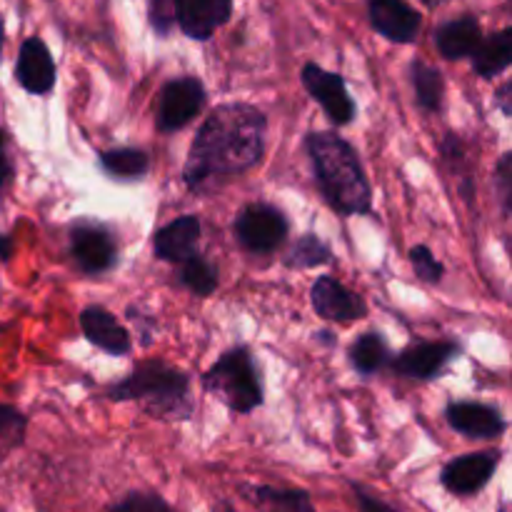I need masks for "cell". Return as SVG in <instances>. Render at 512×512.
I'll return each instance as SVG.
<instances>
[{"label":"cell","instance_id":"5bb4252c","mask_svg":"<svg viewBox=\"0 0 512 512\" xmlns=\"http://www.w3.org/2000/svg\"><path fill=\"white\" fill-rule=\"evenodd\" d=\"M15 78L20 88L33 95H48L55 88V60L40 38L23 40L15 63Z\"/></svg>","mask_w":512,"mask_h":512},{"label":"cell","instance_id":"d590c367","mask_svg":"<svg viewBox=\"0 0 512 512\" xmlns=\"http://www.w3.org/2000/svg\"><path fill=\"white\" fill-rule=\"evenodd\" d=\"M3 40H5V25H3V18H0V50H3Z\"/></svg>","mask_w":512,"mask_h":512},{"label":"cell","instance_id":"30bf717a","mask_svg":"<svg viewBox=\"0 0 512 512\" xmlns=\"http://www.w3.org/2000/svg\"><path fill=\"white\" fill-rule=\"evenodd\" d=\"M310 303L323 320L333 323H348V320H363L368 315V303L345 288L333 275H320L310 288Z\"/></svg>","mask_w":512,"mask_h":512},{"label":"cell","instance_id":"7402d4cb","mask_svg":"<svg viewBox=\"0 0 512 512\" xmlns=\"http://www.w3.org/2000/svg\"><path fill=\"white\" fill-rule=\"evenodd\" d=\"M248 498L263 512H315L305 490H283L270 485L248 488Z\"/></svg>","mask_w":512,"mask_h":512},{"label":"cell","instance_id":"6da1fadb","mask_svg":"<svg viewBox=\"0 0 512 512\" xmlns=\"http://www.w3.org/2000/svg\"><path fill=\"white\" fill-rule=\"evenodd\" d=\"M268 120L250 103H225L208 115L190 145L183 180L195 193H210L225 180L248 173L265 150Z\"/></svg>","mask_w":512,"mask_h":512},{"label":"cell","instance_id":"277c9868","mask_svg":"<svg viewBox=\"0 0 512 512\" xmlns=\"http://www.w3.org/2000/svg\"><path fill=\"white\" fill-rule=\"evenodd\" d=\"M205 393L215 395L233 413H253L263 405V380H260L255 358L245 345L225 350L213 368L203 375Z\"/></svg>","mask_w":512,"mask_h":512},{"label":"cell","instance_id":"d6a6232c","mask_svg":"<svg viewBox=\"0 0 512 512\" xmlns=\"http://www.w3.org/2000/svg\"><path fill=\"white\" fill-rule=\"evenodd\" d=\"M498 100H500V108H503V113L508 115H512V108H510V83H505L503 88L498 90Z\"/></svg>","mask_w":512,"mask_h":512},{"label":"cell","instance_id":"3957f363","mask_svg":"<svg viewBox=\"0 0 512 512\" xmlns=\"http://www.w3.org/2000/svg\"><path fill=\"white\" fill-rule=\"evenodd\" d=\"M113 403H138L153 418L188 420L193 413L190 378L163 360H143L120 383L110 385Z\"/></svg>","mask_w":512,"mask_h":512},{"label":"cell","instance_id":"836d02e7","mask_svg":"<svg viewBox=\"0 0 512 512\" xmlns=\"http://www.w3.org/2000/svg\"><path fill=\"white\" fill-rule=\"evenodd\" d=\"M10 253H13V240L0 233V263H5L10 258Z\"/></svg>","mask_w":512,"mask_h":512},{"label":"cell","instance_id":"d4e9b609","mask_svg":"<svg viewBox=\"0 0 512 512\" xmlns=\"http://www.w3.org/2000/svg\"><path fill=\"white\" fill-rule=\"evenodd\" d=\"M183 268H180V283L188 290H193L200 298H208L218 290V268H215L210 260H205L203 255L193 253L190 258H185Z\"/></svg>","mask_w":512,"mask_h":512},{"label":"cell","instance_id":"2e32d148","mask_svg":"<svg viewBox=\"0 0 512 512\" xmlns=\"http://www.w3.org/2000/svg\"><path fill=\"white\" fill-rule=\"evenodd\" d=\"M80 328L83 335L88 338V343H93L95 348H100L108 355H128L133 350V340L130 333L123 325L115 320V315L110 310L100 308V305H88L80 313Z\"/></svg>","mask_w":512,"mask_h":512},{"label":"cell","instance_id":"d6986e66","mask_svg":"<svg viewBox=\"0 0 512 512\" xmlns=\"http://www.w3.org/2000/svg\"><path fill=\"white\" fill-rule=\"evenodd\" d=\"M470 58H473V68L480 78L493 80L495 75L505 73L512 63V30L503 28L490 38L480 40Z\"/></svg>","mask_w":512,"mask_h":512},{"label":"cell","instance_id":"484cf974","mask_svg":"<svg viewBox=\"0 0 512 512\" xmlns=\"http://www.w3.org/2000/svg\"><path fill=\"white\" fill-rule=\"evenodd\" d=\"M410 263H413V270L415 275H418L423 283H440L445 275V268L443 263H440L438 258L433 255V250L428 248V245H415L413 250H410Z\"/></svg>","mask_w":512,"mask_h":512},{"label":"cell","instance_id":"f35d334b","mask_svg":"<svg viewBox=\"0 0 512 512\" xmlns=\"http://www.w3.org/2000/svg\"><path fill=\"white\" fill-rule=\"evenodd\" d=\"M225 512H235V510H230V508H225Z\"/></svg>","mask_w":512,"mask_h":512},{"label":"cell","instance_id":"ba28073f","mask_svg":"<svg viewBox=\"0 0 512 512\" xmlns=\"http://www.w3.org/2000/svg\"><path fill=\"white\" fill-rule=\"evenodd\" d=\"M205 105V88L198 78L185 75V78L170 80L160 93L158 105V130L175 133L183 130L195 115H200Z\"/></svg>","mask_w":512,"mask_h":512},{"label":"cell","instance_id":"4dcf8cb0","mask_svg":"<svg viewBox=\"0 0 512 512\" xmlns=\"http://www.w3.org/2000/svg\"><path fill=\"white\" fill-rule=\"evenodd\" d=\"M353 493H355V500H358L360 510H363V512H398L395 508H390L388 503H383L380 498H375L373 493H368L363 485L353 483Z\"/></svg>","mask_w":512,"mask_h":512},{"label":"cell","instance_id":"9a60e30c","mask_svg":"<svg viewBox=\"0 0 512 512\" xmlns=\"http://www.w3.org/2000/svg\"><path fill=\"white\" fill-rule=\"evenodd\" d=\"M445 420L455 433L475 440H493L508 428L500 410L483 403H450L445 408Z\"/></svg>","mask_w":512,"mask_h":512},{"label":"cell","instance_id":"4fadbf2b","mask_svg":"<svg viewBox=\"0 0 512 512\" xmlns=\"http://www.w3.org/2000/svg\"><path fill=\"white\" fill-rule=\"evenodd\" d=\"M370 25L378 30L383 38L393 40V43H413L420 33V18L418 10L408 5L405 0H370Z\"/></svg>","mask_w":512,"mask_h":512},{"label":"cell","instance_id":"9c48e42d","mask_svg":"<svg viewBox=\"0 0 512 512\" xmlns=\"http://www.w3.org/2000/svg\"><path fill=\"white\" fill-rule=\"evenodd\" d=\"M460 355L458 343L448 340H435V343H415L408 345L395 360H390L398 375L413 380H435L445 373L450 363Z\"/></svg>","mask_w":512,"mask_h":512},{"label":"cell","instance_id":"74e56055","mask_svg":"<svg viewBox=\"0 0 512 512\" xmlns=\"http://www.w3.org/2000/svg\"><path fill=\"white\" fill-rule=\"evenodd\" d=\"M500 512H510V510H508V505H505V503L500 505Z\"/></svg>","mask_w":512,"mask_h":512},{"label":"cell","instance_id":"44dd1931","mask_svg":"<svg viewBox=\"0 0 512 512\" xmlns=\"http://www.w3.org/2000/svg\"><path fill=\"white\" fill-rule=\"evenodd\" d=\"M100 168L115 180L123 183H133V180H143L150 170V158L145 150L138 148H113L100 153Z\"/></svg>","mask_w":512,"mask_h":512},{"label":"cell","instance_id":"ffe728a7","mask_svg":"<svg viewBox=\"0 0 512 512\" xmlns=\"http://www.w3.org/2000/svg\"><path fill=\"white\" fill-rule=\"evenodd\" d=\"M393 355H390V345L378 330H368V333L358 335L353 345H350V363L360 375H375L383 368H388Z\"/></svg>","mask_w":512,"mask_h":512},{"label":"cell","instance_id":"83f0119b","mask_svg":"<svg viewBox=\"0 0 512 512\" xmlns=\"http://www.w3.org/2000/svg\"><path fill=\"white\" fill-rule=\"evenodd\" d=\"M113 512H173L165 505V500H160L158 495L150 493H133L118 503L113 508Z\"/></svg>","mask_w":512,"mask_h":512},{"label":"cell","instance_id":"52a82bcc","mask_svg":"<svg viewBox=\"0 0 512 512\" xmlns=\"http://www.w3.org/2000/svg\"><path fill=\"white\" fill-rule=\"evenodd\" d=\"M303 85L310 98L325 110L333 125H348L355 120V100L350 98L348 85L338 73L320 68L318 63H305Z\"/></svg>","mask_w":512,"mask_h":512},{"label":"cell","instance_id":"7c38bea8","mask_svg":"<svg viewBox=\"0 0 512 512\" xmlns=\"http://www.w3.org/2000/svg\"><path fill=\"white\" fill-rule=\"evenodd\" d=\"M233 13V0H175V20L193 40L213 38Z\"/></svg>","mask_w":512,"mask_h":512},{"label":"cell","instance_id":"e0dca14e","mask_svg":"<svg viewBox=\"0 0 512 512\" xmlns=\"http://www.w3.org/2000/svg\"><path fill=\"white\" fill-rule=\"evenodd\" d=\"M200 218L198 215H180L173 223L163 225L153 235V253L163 263H183L185 258L195 253V245L200 238Z\"/></svg>","mask_w":512,"mask_h":512},{"label":"cell","instance_id":"4316f807","mask_svg":"<svg viewBox=\"0 0 512 512\" xmlns=\"http://www.w3.org/2000/svg\"><path fill=\"white\" fill-rule=\"evenodd\" d=\"M25 415L13 405H0V443H20L25 433Z\"/></svg>","mask_w":512,"mask_h":512},{"label":"cell","instance_id":"603a6c76","mask_svg":"<svg viewBox=\"0 0 512 512\" xmlns=\"http://www.w3.org/2000/svg\"><path fill=\"white\" fill-rule=\"evenodd\" d=\"M410 80H413L415 100H418L420 108H423L425 113H438V110L443 108L445 93V83L440 70L423 63V60H413V63H410Z\"/></svg>","mask_w":512,"mask_h":512},{"label":"cell","instance_id":"cb8c5ba5","mask_svg":"<svg viewBox=\"0 0 512 512\" xmlns=\"http://www.w3.org/2000/svg\"><path fill=\"white\" fill-rule=\"evenodd\" d=\"M330 260H333V253H330L328 243H323L315 233H305L295 240L290 253L285 255V268L310 270L318 265H328Z\"/></svg>","mask_w":512,"mask_h":512},{"label":"cell","instance_id":"8d00e7d4","mask_svg":"<svg viewBox=\"0 0 512 512\" xmlns=\"http://www.w3.org/2000/svg\"><path fill=\"white\" fill-rule=\"evenodd\" d=\"M423 3L430 5V8H435V5H440V3H443V0H423Z\"/></svg>","mask_w":512,"mask_h":512},{"label":"cell","instance_id":"8992f818","mask_svg":"<svg viewBox=\"0 0 512 512\" xmlns=\"http://www.w3.org/2000/svg\"><path fill=\"white\" fill-rule=\"evenodd\" d=\"M70 255L75 265L88 275L108 273L118 260V245L108 228L90 220H80L70 230Z\"/></svg>","mask_w":512,"mask_h":512},{"label":"cell","instance_id":"e575fe53","mask_svg":"<svg viewBox=\"0 0 512 512\" xmlns=\"http://www.w3.org/2000/svg\"><path fill=\"white\" fill-rule=\"evenodd\" d=\"M328 335H330V333H325V330H323V333H318V340H323V343L328 345V348H333L335 338H328Z\"/></svg>","mask_w":512,"mask_h":512},{"label":"cell","instance_id":"7a4b0ae2","mask_svg":"<svg viewBox=\"0 0 512 512\" xmlns=\"http://www.w3.org/2000/svg\"><path fill=\"white\" fill-rule=\"evenodd\" d=\"M305 145L325 203L340 215H368L373 210V190L353 145L328 130L310 133Z\"/></svg>","mask_w":512,"mask_h":512},{"label":"cell","instance_id":"ac0fdd59","mask_svg":"<svg viewBox=\"0 0 512 512\" xmlns=\"http://www.w3.org/2000/svg\"><path fill=\"white\" fill-rule=\"evenodd\" d=\"M483 40V30H480L478 18L473 15H463L458 20L440 25L435 33V45H438L440 55L448 60H463L470 58Z\"/></svg>","mask_w":512,"mask_h":512},{"label":"cell","instance_id":"5b68a950","mask_svg":"<svg viewBox=\"0 0 512 512\" xmlns=\"http://www.w3.org/2000/svg\"><path fill=\"white\" fill-rule=\"evenodd\" d=\"M288 218L268 203L245 205L235 218V235L250 253H270L288 238Z\"/></svg>","mask_w":512,"mask_h":512},{"label":"cell","instance_id":"f546056e","mask_svg":"<svg viewBox=\"0 0 512 512\" xmlns=\"http://www.w3.org/2000/svg\"><path fill=\"white\" fill-rule=\"evenodd\" d=\"M512 153H503V158L498 160V168H495V180H498L500 188V200H503L505 213H510V198H512Z\"/></svg>","mask_w":512,"mask_h":512},{"label":"cell","instance_id":"1f68e13d","mask_svg":"<svg viewBox=\"0 0 512 512\" xmlns=\"http://www.w3.org/2000/svg\"><path fill=\"white\" fill-rule=\"evenodd\" d=\"M10 175H13V163H10V155H8V133L0 130V190L5 188Z\"/></svg>","mask_w":512,"mask_h":512},{"label":"cell","instance_id":"f1b7e54d","mask_svg":"<svg viewBox=\"0 0 512 512\" xmlns=\"http://www.w3.org/2000/svg\"><path fill=\"white\" fill-rule=\"evenodd\" d=\"M175 20V0H150V25L165 35Z\"/></svg>","mask_w":512,"mask_h":512},{"label":"cell","instance_id":"8fae6325","mask_svg":"<svg viewBox=\"0 0 512 512\" xmlns=\"http://www.w3.org/2000/svg\"><path fill=\"white\" fill-rule=\"evenodd\" d=\"M500 463V453H468L460 455V458L450 460L443 468V480L445 488L455 495H473L488 485V480L493 478L495 468Z\"/></svg>","mask_w":512,"mask_h":512}]
</instances>
